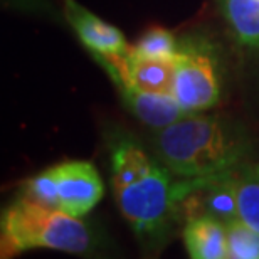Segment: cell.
<instances>
[{
	"label": "cell",
	"instance_id": "cell-9",
	"mask_svg": "<svg viewBox=\"0 0 259 259\" xmlns=\"http://www.w3.org/2000/svg\"><path fill=\"white\" fill-rule=\"evenodd\" d=\"M199 189L195 192L197 197H200ZM199 202L200 205H204V214L215 217V219L222 221L224 224L239 217L234 170L217 174L209 184H204V195H202V199H199Z\"/></svg>",
	"mask_w": 259,
	"mask_h": 259
},
{
	"label": "cell",
	"instance_id": "cell-15",
	"mask_svg": "<svg viewBox=\"0 0 259 259\" xmlns=\"http://www.w3.org/2000/svg\"><path fill=\"white\" fill-rule=\"evenodd\" d=\"M133 51H137V53L145 54V56L168 58V56L177 54L179 46H177V40L174 37V34L168 32L167 29L152 27L140 37Z\"/></svg>",
	"mask_w": 259,
	"mask_h": 259
},
{
	"label": "cell",
	"instance_id": "cell-11",
	"mask_svg": "<svg viewBox=\"0 0 259 259\" xmlns=\"http://www.w3.org/2000/svg\"><path fill=\"white\" fill-rule=\"evenodd\" d=\"M222 12L239 42L259 49V0H222Z\"/></svg>",
	"mask_w": 259,
	"mask_h": 259
},
{
	"label": "cell",
	"instance_id": "cell-7",
	"mask_svg": "<svg viewBox=\"0 0 259 259\" xmlns=\"http://www.w3.org/2000/svg\"><path fill=\"white\" fill-rule=\"evenodd\" d=\"M115 84L135 116L152 128L162 130L187 115V111L179 105L174 95L142 91L126 82H115Z\"/></svg>",
	"mask_w": 259,
	"mask_h": 259
},
{
	"label": "cell",
	"instance_id": "cell-10",
	"mask_svg": "<svg viewBox=\"0 0 259 259\" xmlns=\"http://www.w3.org/2000/svg\"><path fill=\"white\" fill-rule=\"evenodd\" d=\"M153 167L155 163L138 145L132 142L118 143L111 157L113 189L118 190L138 182L143 177H147Z\"/></svg>",
	"mask_w": 259,
	"mask_h": 259
},
{
	"label": "cell",
	"instance_id": "cell-3",
	"mask_svg": "<svg viewBox=\"0 0 259 259\" xmlns=\"http://www.w3.org/2000/svg\"><path fill=\"white\" fill-rule=\"evenodd\" d=\"M214 177H182L174 180L167 167L155 163L147 177L115 190L121 214L142 234H152L168 222V217L187 197Z\"/></svg>",
	"mask_w": 259,
	"mask_h": 259
},
{
	"label": "cell",
	"instance_id": "cell-12",
	"mask_svg": "<svg viewBox=\"0 0 259 259\" xmlns=\"http://www.w3.org/2000/svg\"><path fill=\"white\" fill-rule=\"evenodd\" d=\"M227 257L259 259V232L241 217L226 222Z\"/></svg>",
	"mask_w": 259,
	"mask_h": 259
},
{
	"label": "cell",
	"instance_id": "cell-5",
	"mask_svg": "<svg viewBox=\"0 0 259 259\" xmlns=\"http://www.w3.org/2000/svg\"><path fill=\"white\" fill-rule=\"evenodd\" d=\"M59 209L82 217L101 200L105 187L96 167L90 162H64L56 165Z\"/></svg>",
	"mask_w": 259,
	"mask_h": 259
},
{
	"label": "cell",
	"instance_id": "cell-4",
	"mask_svg": "<svg viewBox=\"0 0 259 259\" xmlns=\"http://www.w3.org/2000/svg\"><path fill=\"white\" fill-rule=\"evenodd\" d=\"M221 84L214 54L202 46H180L175 54L174 96L187 113L212 108L219 100Z\"/></svg>",
	"mask_w": 259,
	"mask_h": 259
},
{
	"label": "cell",
	"instance_id": "cell-8",
	"mask_svg": "<svg viewBox=\"0 0 259 259\" xmlns=\"http://www.w3.org/2000/svg\"><path fill=\"white\" fill-rule=\"evenodd\" d=\"M184 244L194 259H224L227 257L226 224L209 214L192 217L184 227Z\"/></svg>",
	"mask_w": 259,
	"mask_h": 259
},
{
	"label": "cell",
	"instance_id": "cell-16",
	"mask_svg": "<svg viewBox=\"0 0 259 259\" xmlns=\"http://www.w3.org/2000/svg\"><path fill=\"white\" fill-rule=\"evenodd\" d=\"M254 172H256V175H257V177H259V165H257V167L254 168Z\"/></svg>",
	"mask_w": 259,
	"mask_h": 259
},
{
	"label": "cell",
	"instance_id": "cell-13",
	"mask_svg": "<svg viewBox=\"0 0 259 259\" xmlns=\"http://www.w3.org/2000/svg\"><path fill=\"white\" fill-rule=\"evenodd\" d=\"M236 197L239 217L259 232V177L254 170L236 175Z\"/></svg>",
	"mask_w": 259,
	"mask_h": 259
},
{
	"label": "cell",
	"instance_id": "cell-6",
	"mask_svg": "<svg viewBox=\"0 0 259 259\" xmlns=\"http://www.w3.org/2000/svg\"><path fill=\"white\" fill-rule=\"evenodd\" d=\"M64 15L77 37L91 53L98 56H123L130 48L116 27L96 17L74 0H64Z\"/></svg>",
	"mask_w": 259,
	"mask_h": 259
},
{
	"label": "cell",
	"instance_id": "cell-1",
	"mask_svg": "<svg viewBox=\"0 0 259 259\" xmlns=\"http://www.w3.org/2000/svg\"><path fill=\"white\" fill-rule=\"evenodd\" d=\"M157 155L179 177L224 174L241 160L242 145L219 118L187 113L157 135Z\"/></svg>",
	"mask_w": 259,
	"mask_h": 259
},
{
	"label": "cell",
	"instance_id": "cell-2",
	"mask_svg": "<svg viewBox=\"0 0 259 259\" xmlns=\"http://www.w3.org/2000/svg\"><path fill=\"white\" fill-rule=\"evenodd\" d=\"M93 236L79 217L42 205L22 195L2 214V256L35 247L82 254L90 251Z\"/></svg>",
	"mask_w": 259,
	"mask_h": 259
},
{
	"label": "cell",
	"instance_id": "cell-14",
	"mask_svg": "<svg viewBox=\"0 0 259 259\" xmlns=\"http://www.w3.org/2000/svg\"><path fill=\"white\" fill-rule=\"evenodd\" d=\"M24 195L48 207L59 209V192L56 168L51 167L24 184Z\"/></svg>",
	"mask_w": 259,
	"mask_h": 259
}]
</instances>
